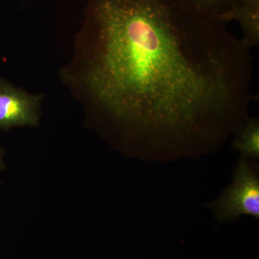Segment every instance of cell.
Instances as JSON below:
<instances>
[{
    "instance_id": "cell-7",
    "label": "cell",
    "mask_w": 259,
    "mask_h": 259,
    "mask_svg": "<svg viewBox=\"0 0 259 259\" xmlns=\"http://www.w3.org/2000/svg\"><path fill=\"white\" fill-rule=\"evenodd\" d=\"M3 168V155H2V151L0 150V172Z\"/></svg>"
},
{
    "instance_id": "cell-5",
    "label": "cell",
    "mask_w": 259,
    "mask_h": 259,
    "mask_svg": "<svg viewBox=\"0 0 259 259\" xmlns=\"http://www.w3.org/2000/svg\"><path fill=\"white\" fill-rule=\"evenodd\" d=\"M233 134V148L241 153L242 157L258 159L259 122L257 118L248 117L240 124Z\"/></svg>"
},
{
    "instance_id": "cell-2",
    "label": "cell",
    "mask_w": 259,
    "mask_h": 259,
    "mask_svg": "<svg viewBox=\"0 0 259 259\" xmlns=\"http://www.w3.org/2000/svg\"><path fill=\"white\" fill-rule=\"evenodd\" d=\"M210 208L221 221H233L242 214L258 219V175L247 158L240 159L233 183L217 201L210 204Z\"/></svg>"
},
{
    "instance_id": "cell-3",
    "label": "cell",
    "mask_w": 259,
    "mask_h": 259,
    "mask_svg": "<svg viewBox=\"0 0 259 259\" xmlns=\"http://www.w3.org/2000/svg\"><path fill=\"white\" fill-rule=\"evenodd\" d=\"M40 100L41 97L0 80V128L36 125Z\"/></svg>"
},
{
    "instance_id": "cell-6",
    "label": "cell",
    "mask_w": 259,
    "mask_h": 259,
    "mask_svg": "<svg viewBox=\"0 0 259 259\" xmlns=\"http://www.w3.org/2000/svg\"><path fill=\"white\" fill-rule=\"evenodd\" d=\"M200 9L228 24L232 21V13L236 0H191Z\"/></svg>"
},
{
    "instance_id": "cell-1",
    "label": "cell",
    "mask_w": 259,
    "mask_h": 259,
    "mask_svg": "<svg viewBox=\"0 0 259 259\" xmlns=\"http://www.w3.org/2000/svg\"><path fill=\"white\" fill-rule=\"evenodd\" d=\"M78 45L73 81L141 152L214 149L248 117L251 49L191 0H89Z\"/></svg>"
},
{
    "instance_id": "cell-4",
    "label": "cell",
    "mask_w": 259,
    "mask_h": 259,
    "mask_svg": "<svg viewBox=\"0 0 259 259\" xmlns=\"http://www.w3.org/2000/svg\"><path fill=\"white\" fill-rule=\"evenodd\" d=\"M232 20L239 23L242 40L252 49L259 45V0H236Z\"/></svg>"
}]
</instances>
